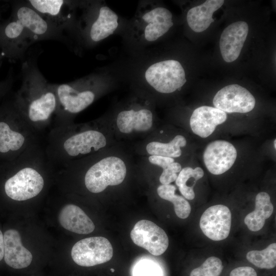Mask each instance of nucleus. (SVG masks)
<instances>
[{"mask_svg": "<svg viewBox=\"0 0 276 276\" xmlns=\"http://www.w3.org/2000/svg\"><path fill=\"white\" fill-rule=\"evenodd\" d=\"M36 61L35 56H29L24 60L21 66L22 83L12 96L16 107L26 122L42 136L53 124L57 97L55 84L44 78Z\"/></svg>", "mask_w": 276, "mask_h": 276, "instance_id": "nucleus-1", "label": "nucleus"}, {"mask_svg": "<svg viewBox=\"0 0 276 276\" xmlns=\"http://www.w3.org/2000/svg\"><path fill=\"white\" fill-rule=\"evenodd\" d=\"M54 170L44 146L41 143L35 145L14 159L0 164V173L7 177L4 192L16 201L34 198L43 190L44 177Z\"/></svg>", "mask_w": 276, "mask_h": 276, "instance_id": "nucleus-2", "label": "nucleus"}, {"mask_svg": "<svg viewBox=\"0 0 276 276\" xmlns=\"http://www.w3.org/2000/svg\"><path fill=\"white\" fill-rule=\"evenodd\" d=\"M9 93L0 102V164L41 143V136L26 122Z\"/></svg>", "mask_w": 276, "mask_h": 276, "instance_id": "nucleus-3", "label": "nucleus"}, {"mask_svg": "<svg viewBox=\"0 0 276 276\" xmlns=\"http://www.w3.org/2000/svg\"><path fill=\"white\" fill-rule=\"evenodd\" d=\"M101 77L92 74L75 81L54 84L57 107L52 126L72 123V118L95 100Z\"/></svg>", "mask_w": 276, "mask_h": 276, "instance_id": "nucleus-4", "label": "nucleus"}, {"mask_svg": "<svg viewBox=\"0 0 276 276\" xmlns=\"http://www.w3.org/2000/svg\"><path fill=\"white\" fill-rule=\"evenodd\" d=\"M11 4V14L20 21L34 42L55 40L67 42L64 32L43 17L27 1H14Z\"/></svg>", "mask_w": 276, "mask_h": 276, "instance_id": "nucleus-5", "label": "nucleus"}, {"mask_svg": "<svg viewBox=\"0 0 276 276\" xmlns=\"http://www.w3.org/2000/svg\"><path fill=\"white\" fill-rule=\"evenodd\" d=\"M126 172V165L120 158L106 157L89 167L84 175V184L90 192L99 193L108 186L121 183Z\"/></svg>", "mask_w": 276, "mask_h": 276, "instance_id": "nucleus-6", "label": "nucleus"}, {"mask_svg": "<svg viewBox=\"0 0 276 276\" xmlns=\"http://www.w3.org/2000/svg\"><path fill=\"white\" fill-rule=\"evenodd\" d=\"M86 7L83 18L86 22L82 33L87 44L98 43L112 35L119 25L118 15L106 5L94 3Z\"/></svg>", "mask_w": 276, "mask_h": 276, "instance_id": "nucleus-7", "label": "nucleus"}, {"mask_svg": "<svg viewBox=\"0 0 276 276\" xmlns=\"http://www.w3.org/2000/svg\"><path fill=\"white\" fill-rule=\"evenodd\" d=\"M35 42L20 21L13 14L0 24V48L5 58L14 62L24 58L29 47Z\"/></svg>", "mask_w": 276, "mask_h": 276, "instance_id": "nucleus-8", "label": "nucleus"}, {"mask_svg": "<svg viewBox=\"0 0 276 276\" xmlns=\"http://www.w3.org/2000/svg\"><path fill=\"white\" fill-rule=\"evenodd\" d=\"M145 78L151 87L163 94L175 91L187 81L185 72L181 63L173 59L151 64L146 70Z\"/></svg>", "mask_w": 276, "mask_h": 276, "instance_id": "nucleus-9", "label": "nucleus"}, {"mask_svg": "<svg viewBox=\"0 0 276 276\" xmlns=\"http://www.w3.org/2000/svg\"><path fill=\"white\" fill-rule=\"evenodd\" d=\"M113 248L109 241L103 237H93L78 241L73 246L71 256L78 265L90 267L109 261Z\"/></svg>", "mask_w": 276, "mask_h": 276, "instance_id": "nucleus-10", "label": "nucleus"}, {"mask_svg": "<svg viewBox=\"0 0 276 276\" xmlns=\"http://www.w3.org/2000/svg\"><path fill=\"white\" fill-rule=\"evenodd\" d=\"M27 2L47 20L64 32H72L76 27L74 12L77 2L65 0Z\"/></svg>", "mask_w": 276, "mask_h": 276, "instance_id": "nucleus-11", "label": "nucleus"}, {"mask_svg": "<svg viewBox=\"0 0 276 276\" xmlns=\"http://www.w3.org/2000/svg\"><path fill=\"white\" fill-rule=\"evenodd\" d=\"M213 103L215 107L225 113H247L254 108L256 100L246 88L233 84L217 92Z\"/></svg>", "mask_w": 276, "mask_h": 276, "instance_id": "nucleus-12", "label": "nucleus"}, {"mask_svg": "<svg viewBox=\"0 0 276 276\" xmlns=\"http://www.w3.org/2000/svg\"><path fill=\"white\" fill-rule=\"evenodd\" d=\"M130 237L134 243L154 256L163 254L169 245L168 237L165 232L147 220H141L135 224L131 231Z\"/></svg>", "mask_w": 276, "mask_h": 276, "instance_id": "nucleus-13", "label": "nucleus"}, {"mask_svg": "<svg viewBox=\"0 0 276 276\" xmlns=\"http://www.w3.org/2000/svg\"><path fill=\"white\" fill-rule=\"evenodd\" d=\"M237 151L230 142L218 140L209 143L203 153V160L207 170L219 175L228 171L235 164Z\"/></svg>", "mask_w": 276, "mask_h": 276, "instance_id": "nucleus-14", "label": "nucleus"}, {"mask_svg": "<svg viewBox=\"0 0 276 276\" xmlns=\"http://www.w3.org/2000/svg\"><path fill=\"white\" fill-rule=\"evenodd\" d=\"M232 215L229 208L216 204L208 208L202 214L199 226L203 233L213 241H221L229 235Z\"/></svg>", "mask_w": 276, "mask_h": 276, "instance_id": "nucleus-15", "label": "nucleus"}, {"mask_svg": "<svg viewBox=\"0 0 276 276\" xmlns=\"http://www.w3.org/2000/svg\"><path fill=\"white\" fill-rule=\"evenodd\" d=\"M139 22L140 34L148 42L157 40L173 25L171 12L162 7L147 10L140 17Z\"/></svg>", "mask_w": 276, "mask_h": 276, "instance_id": "nucleus-16", "label": "nucleus"}, {"mask_svg": "<svg viewBox=\"0 0 276 276\" xmlns=\"http://www.w3.org/2000/svg\"><path fill=\"white\" fill-rule=\"evenodd\" d=\"M248 25L243 21L233 22L222 32L219 41L221 56L226 62L237 59L248 33Z\"/></svg>", "mask_w": 276, "mask_h": 276, "instance_id": "nucleus-17", "label": "nucleus"}, {"mask_svg": "<svg viewBox=\"0 0 276 276\" xmlns=\"http://www.w3.org/2000/svg\"><path fill=\"white\" fill-rule=\"evenodd\" d=\"M226 113L215 107L201 106L196 108L190 119V126L192 132L202 138L210 136L216 127L224 123Z\"/></svg>", "mask_w": 276, "mask_h": 276, "instance_id": "nucleus-18", "label": "nucleus"}, {"mask_svg": "<svg viewBox=\"0 0 276 276\" xmlns=\"http://www.w3.org/2000/svg\"><path fill=\"white\" fill-rule=\"evenodd\" d=\"M4 260L6 263L14 269H22L29 266L33 256L21 243L19 232L13 229H8L4 235Z\"/></svg>", "mask_w": 276, "mask_h": 276, "instance_id": "nucleus-19", "label": "nucleus"}, {"mask_svg": "<svg viewBox=\"0 0 276 276\" xmlns=\"http://www.w3.org/2000/svg\"><path fill=\"white\" fill-rule=\"evenodd\" d=\"M59 221L65 229L79 234H87L93 232L95 225L92 220L79 206L67 204L61 210Z\"/></svg>", "mask_w": 276, "mask_h": 276, "instance_id": "nucleus-20", "label": "nucleus"}, {"mask_svg": "<svg viewBox=\"0 0 276 276\" xmlns=\"http://www.w3.org/2000/svg\"><path fill=\"white\" fill-rule=\"evenodd\" d=\"M152 123V113L146 108L123 110L118 114L117 118V126L123 133H129L133 131H147L150 129Z\"/></svg>", "mask_w": 276, "mask_h": 276, "instance_id": "nucleus-21", "label": "nucleus"}, {"mask_svg": "<svg viewBox=\"0 0 276 276\" xmlns=\"http://www.w3.org/2000/svg\"><path fill=\"white\" fill-rule=\"evenodd\" d=\"M223 0H207L202 4L190 9L187 15L188 24L195 32L206 30L214 21L213 13L224 4Z\"/></svg>", "mask_w": 276, "mask_h": 276, "instance_id": "nucleus-22", "label": "nucleus"}, {"mask_svg": "<svg viewBox=\"0 0 276 276\" xmlns=\"http://www.w3.org/2000/svg\"><path fill=\"white\" fill-rule=\"evenodd\" d=\"M270 195L265 192L259 193L255 199V209L244 218V223L248 228L257 232L263 228L266 219L269 218L273 212V205Z\"/></svg>", "mask_w": 276, "mask_h": 276, "instance_id": "nucleus-23", "label": "nucleus"}, {"mask_svg": "<svg viewBox=\"0 0 276 276\" xmlns=\"http://www.w3.org/2000/svg\"><path fill=\"white\" fill-rule=\"evenodd\" d=\"M186 145L187 140L185 136L177 135L169 143L151 142L147 144L146 148L151 155L176 158L181 155V147Z\"/></svg>", "mask_w": 276, "mask_h": 276, "instance_id": "nucleus-24", "label": "nucleus"}, {"mask_svg": "<svg viewBox=\"0 0 276 276\" xmlns=\"http://www.w3.org/2000/svg\"><path fill=\"white\" fill-rule=\"evenodd\" d=\"M176 187L172 185H162L157 189L158 196L162 199L173 203L176 215L181 219L189 217L191 207L189 202L183 196L175 194Z\"/></svg>", "mask_w": 276, "mask_h": 276, "instance_id": "nucleus-25", "label": "nucleus"}, {"mask_svg": "<svg viewBox=\"0 0 276 276\" xmlns=\"http://www.w3.org/2000/svg\"><path fill=\"white\" fill-rule=\"evenodd\" d=\"M203 176L204 171L199 167L195 168L186 167L181 169L175 180V183L185 198L193 200L195 196L194 189L190 187L189 183V180L193 178L200 179Z\"/></svg>", "mask_w": 276, "mask_h": 276, "instance_id": "nucleus-26", "label": "nucleus"}, {"mask_svg": "<svg viewBox=\"0 0 276 276\" xmlns=\"http://www.w3.org/2000/svg\"><path fill=\"white\" fill-rule=\"evenodd\" d=\"M247 260L256 266L270 269L276 265V243L269 244L262 250H251L246 254Z\"/></svg>", "mask_w": 276, "mask_h": 276, "instance_id": "nucleus-27", "label": "nucleus"}, {"mask_svg": "<svg viewBox=\"0 0 276 276\" xmlns=\"http://www.w3.org/2000/svg\"><path fill=\"white\" fill-rule=\"evenodd\" d=\"M222 268V261L219 258L210 257L201 266L192 270L190 276H219Z\"/></svg>", "mask_w": 276, "mask_h": 276, "instance_id": "nucleus-28", "label": "nucleus"}, {"mask_svg": "<svg viewBox=\"0 0 276 276\" xmlns=\"http://www.w3.org/2000/svg\"><path fill=\"white\" fill-rule=\"evenodd\" d=\"M133 276H162V274L160 268L154 262L143 260L135 266Z\"/></svg>", "mask_w": 276, "mask_h": 276, "instance_id": "nucleus-29", "label": "nucleus"}, {"mask_svg": "<svg viewBox=\"0 0 276 276\" xmlns=\"http://www.w3.org/2000/svg\"><path fill=\"white\" fill-rule=\"evenodd\" d=\"M181 165L177 162L172 163L167 169L163 170L160 177L159 181L162 185H169L175 181L177 178V173L181 170Z\"/></svg>", "mask_w": 276, "mask_h": 276, "instance_id": "nucleus-30", "label": "nucleus"}, {"mask_svg": "<svg viewBox=\"0 0 276 276\" xmlns=\"http://www.w3.org/2000/svg\"><path fill=\"white\" fill-rule=\"evenodd\" d=\"M14 82L12 70L9 72L6 78L0 81V102L9 92Z\"/></svg>", "mask_w": 276, "mask_h": 276, "instance_id": "nucleus-31", "label": "nucleus"}, {"mask_svg": "<svg viewBox=\"0 0 276 276\" xmlns=\"http://www.w3.org/2000/svg\"><path fill=\"white\" fill-rule=\"evenodd\" d=\"M148 159L151 164L159 166L163 170L168 168L171 164L175 162L173 158L158 155H150Z\"/></svg>", "mask_w": 276, "mask_h": 276, "instance_id": "nucleus-32", "label": "nucleus"}, {"mask_svg": "<svg viewBox=\"0 0 276 276\" xmlns=\"http://www.w3.org/2000/svg\"><path fill=\"white\" fill-rule=\"evenodd\" d=\"M229 276H257V274L251 267L241 266L233 269Z\"/></svg>", "mask_w": 276, "mask_h": 276, "instance_id": "nucleus-33", "label": "nucleus"}, {"mask_svg": "<svg viewBox=\"0 0 276 276\" xmlns=\"http://www.w3.org/2000/svg\"><path fill=\"white\" fill-rule=\"evenodd\" d=\"M4 257V235L2 231L0 230V261H1Z\"/></svg>", "mask_w": 276, "mask_h": 276, "instance_id": "nucleus-34", "label": "nucleus"}, {"mask_svg": "<svg viewBox=\"0 0 276 276\" xmlns=\"http://www.w3.org/2000/svg\"><path fill=\"white\" fill-rule=\"evenodd\" d=\"M5 58V57L2 53H0V67L1 66V65L2 64L3 60Z\"/></svg>", "mask_w": 276, "mask_h": 276, "instance_id": "nucleus-35", "label": "nucleus"}, {"mask_svg": "<svg viewBox=\"0 0 276 276\" xmlns=\"http://www.w3.org/2000/svg\"><path fill=\"white\" fill-rule=\"evenodd\" d=\"M2 9L1 6H0V24L1 23V17H2Z\"/></svg>", "mask_w": 276, "mask_h": 276, "instance_id": "nucleus-36", "label": "nucleus"}, {"mask_svg": "<svg viewBox=\"0 0 276 276\" xmlns=\"http://www.w3.org/2000/svg\"><path fill=\"white\" fill-rule=\"evenodd\" d=\"M275 143H276V140H275V139L274 140V141H273V146H274V148L275 149L276 148Z\"/></svg>", "mask_w": 276, "mask_h": 276, "instance_id": "nucleus-37", "label": "nucleus"}, {"mask_svg": "<svg viewBox=\"0 0 276 276\" xmlns=\"http://www.w3.org/2000/svg\"><path fill=\"white\" fill-rule=\"evenodd\" d=\"M110 270H111V272H114V269H112V268H111V269H110Z\"/></svg>", "mask_w": 276, "mask_h": 276, "instance_id": "nucleus-38", "label": "nucleus"}]
</instances>
